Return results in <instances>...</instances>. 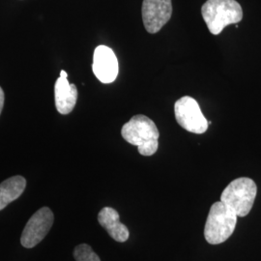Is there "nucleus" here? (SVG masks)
Masks as SVG:
<instances>
[{"mask_svg": "<svg viewBox=\"0 0 261 261\" xmlns=\"http://www.w3.org/2000/svg\"><path fill=\"white\" fill-rule=\"evenodd\" d=\"M123 139L132 145H136L142 156L154 155L159 147L160 133L156 124L149 117L139 114L130 118L122 127Z\"/></svg>", "mask_w": 261, "mask_h": 261, "instance_id": "f257e3e1", "label": "nucleus"}, {"mask_svg": "<svg viewBox=\"0 0 261 261\" xmlns=\"http://www.w3.org/2000/svg\"><path fill=\"white\" fill-rule=\"evenodd\" d=\"M201 15L209 31L219 35L227 25L242 20L243 9L236 0H207L201 7Z\"/></svg>", "mask_w": 261, "mask_h": 261, "instance_id": "f03ea898", "label": "nucleus"}, {"mask_svg": "<svg viewBox=\"0 0 261 261\" xmlns=\"http://www.w3.org/2000/svg\"><path fill=\"white\" fill-rule=\"evenodd\" d=\"M256 194L257 187L252 179L237 178L223 191L221 201L237 217H246L252 210Z\"/></svg>", "mask_w": 261, "mask_h": 261, "instance_id": "7ed1b4c3", "label": "nucleus"}, {"mask_svg": "<svg viewBox=\"0 0 261 261\" xmlns=\"http://www.w3.org/2000/svg\"><path fill=\"white\" fill-rule=\"evenodd\" d=\"M237 216L220 200L211 206L204 227L205 240L211 245L225 242L234 232Z\"/></svg>", "mask_w": 261, "mask_h": 261, "instance_id": "20e7f679", "label": "nucleus"}, {"mask_svg": "<svg viewBox=\"0 0 261 261\" xmlns=\"http://www.w3.org/2000/svg\"><path fill=\"white\" fill-rule=\"evenodd\" d=\"M174 114L178 124L185 130L201 135L208 129V121L196 99L184 96L174 105Z\"/></svg>", "mask_w": 261, "mask_h": 261, "instance_id": "39448f33", "label": "nucleus"}, {"mask_svg": "<svg viewBox=\"0 0 261 261\" xmlns=\"http://www.w3.org/2000/svg\"><path fill=\"white\" fill-rule=\"evenodd\" d=\"M55 221L53 211L48 207H42L29 219L25 225L20 243L24 248L31 249L41 242L50 230Z\"/></svg>", "mask_w": 261, "mask_h": 261, "instance_id": "423d86ee", "label": "nucleus"}, {"mask_svg": "<svg viewBox=\"0 0 261 261\" xmlns=\"http://www.w3.org/2000/svg\"><path fill=\"white\" fill-rule=\"evenodd\" d=\"M142 20L150 34L159 32L168 22L172 15L171 0H143Z\"/></svg>", "mask_w": 261, "mask_h": 261, "instance_id": "0eeeda50", "label": "nucleus"}, {"mask_svg": "<svg viewBox=\"0 0 261 261\" xmlns=\"http://www.w3.org/2000/svg\"><path fill=\"white\" fill-rule=\"evenodd\" d=\"M94 75L103 84L113 83L118 75V60L111 47L99 46L93 56Z\"/></svg>", "mask_w": 261, "mask_h": 261, "instance_id": "6e6552de", "label": "nucleus"}, {"mask_svg": "<svg viewBox=\"0 0 261 261\" xmlns=\"http://www.w3.org/2000/svg\"><path fill=\"white\" fill-rule=\"evenodd\" d=\"M67 76L68 74L62 70L55 85L56 110L61 114H69L72 112L77 100L76 86L70 84Z\"/></svg>", "mask_w": 261, "mask_h": 261, "instance_id": "1a4fd4ad", "label": "nucleus"}, {"mask_svg": "<svg viewBox=\"0 0 261 261\" xmlns=\"http://www.w3.org/2000/svg\"><path fill=\"white\" fill-rule=\"evenodd\" d=\"M99 224L110 234L113 240L123 243L128 240L130 232L128 227L119 221L118 212L112 207H103L98 214Z\"/></svg>", "mask_w": 261, "mask_h": 261, "instance_id": "9d476101", "label": "nucleus"}, {"mask_svg": "<svg viewBox=\"0 0 261 261\" xmlns=\"http://www.w3.org/2000/svg\"><path fill=\"white\" fill-rule=\"evenodd\" d=\"M27 187L25 178L16 175L0 184V211L22 195Z\"/></svg>", "mask_w": 261, "mask_h": 261, "instance_id": "9b49d317", "label": "nucleus"}, {"mask_svg": "<svg viewBox=\"0 0 261 261\" xmlns=\"http://www.w3.org/2000/svg\"><path fill=\"white\" fill-rule=\"evenodd\" d=\"M74 257L75 261H101L92 248L86 244H81L75 247Z\"/></svg>", "mask_w": 261, "mask_h": 261, "instance_id": "f8f14e48", "label": "nucleus"}, {"mask_svg": "<svg viewBox=\"0 0 261 261\" xmlns=\"http://www.w3.org/2000/svg\"><path fill=\"white\" fill-rule=\"evenodd\" d=\"M4 100H5L4 92H3V89L0 87V114L3 110V107H4Z\"/></svg>", "mask_w": 261, "mask_h": 261, "instance_id": "ddd939ff", "label": "nucleus"}]
</instances>
